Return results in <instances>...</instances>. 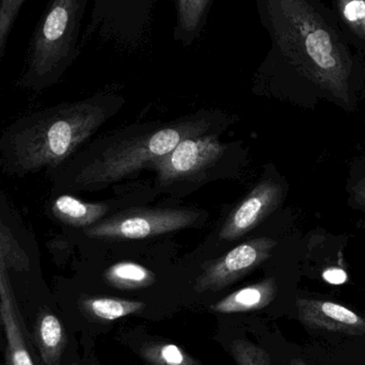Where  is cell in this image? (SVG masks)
I'll return each instance as SVG.
<instances>
[{"label":"cell","mask_w":365,"mask_h":365,"mask_svg":"<svg viewBox=\"0 0 365 365\" xmlns=\"http://www.w3.org/2000/svg\"><path fill=\"white\" fill-rule=\"evenodd\" d=\"M272 41L269 58L282 60L313 83L349 102L351 56L310 0H255Z\"/></svg>","instance_id":"obj_1"},{"label":"cell","mask_w":365,"mask_h":365,"mask_svg":"<svg viewBox=\"0 0 365 365\" xmlns=\"http://www.w3.org/2000/svg\"><path fill=\"white\" fill-rule=\"evenodd\" d=\"M106 119V108L92 100L64 105L36 118L16 133L12 152L21 170L38 171L61 164Z\"/></svg>","instance_id":"obj_2"},{"label":"cell","mask_w":365,"mask_h":365,"mask_svg":"<svg viewBox=\"0 0 365 365\" xmlns=\"http://www.w3.org/2000/svg\"><path fill=\"white\" fill-rule=\"evenodd\" d=\"M90 0H49L30 44L23 83L45 87L61 76L81 46V28Z\"/></svg>","instance_id":"obj_3"},{"label":"cell","mask_w":365,"mask_h":365,"mask_svg":"<svg viewBox=\"0 0 365 365\" xmlns=\"http://www.w3.org/2000/svg\"><path fill=\"white\" fill-rule=\"evenodd\" d=\"M206 130V122L187 121L122 141L105 150L86 166L75 182L91 186L120 181L145 167L152 166L154 160L167 155L184 139L201 136Z\"/></svg>","instance_id":"obj_4"},{"label":"cell","mask_w":365,"mask_h":365,"mask_svg":"<svg viewBox=\"0 0 365 365\" xmlns=\"http://www.w3.org/2000/svg\"><path fill=\"white\" fill-rule=\"evenodd\" d=\"M158 1L93 0L90 21L81 38V46L93 36L128 51L143 46L149 36L152 15Z\"/></svg>","instance_id":"obj_5"},{"label":"cell","mask_w":365,"mask_h":365,"mask_svg":"<svg viewBox=\"0 0 365 365\" xmlns=\"http://www.w3.org/2000/svg\"><path fill=\"white\" fill-rule=\"evenodd\" d=\"M199 214L182 208L133 207L85 230L90 238L143 240L191 227Z\"/></svg>","instance_id":"obj_6"},{"label":"cell","mask_w":365,"mask_h":365,"mask_svg":"<svg viewBox=\"0 0 365 365\" xmlns=\"http://www.w3.org/2000/svg\"><path fill=\"white\" fill-rule=\"evenodd\" d=\"M278 242L272 238L247 240L212 262L195 283L197 293L216 292L233 284L267 261Z\"/></svg>","instance_id":"obj_7"},{"label":"cell","mask_w":365,"mask_h":365,"mask_svg":"<svg viewBox=\"0 0 365 365\" xmlns=\"http://www.w3.org/2000/svg\"><path fill=\"white\" fill-rule=\"evenodd\" d=\"M225 151V145L215 136L189 137L167 155L154 160L152 166L158 171L160 184H173L212 167Z\"/></svg>","instance_id":"obj_8"},{"label":"cell","mask_w":365,"mask_h":365,"mask_svg":"<svg viewBox=\"0 0 365 365\" xmlns=\"http://www.w3.org/2000/svg\"><path fill=\"white\" fill-rule=\"evenodd\" d=\"M282 197L283 189L278 182H259L227 217L219 234L221 240H238L252 231L277 210Z\"/></svg>","instance_id":"obj_9"},{"label":"cell","mask_w":365,"mask_h":365,"mask_svg":"<svg viewBox=\"0 0 365 365\" xmlns=\"http://www.w3.org/2000/svg\"><path fill=\"white\" fill-rule=\"evenodd\" d=\"M298 319L311 330L365 339V315L332 300L298 298Z\"/></svg>","instance_id":"obj_10"},{"label":"cell","mask_w":365,"mask_h":365,"mask_svg":"<svg viewBox=\"0 0 365 365\" xmlns=\"http://www.w3.org/2000/svg\"><path fill=\"white\" fill-rule=\"evenodd\" d=\"M8 269L0 250V321L6 340V361L8 365H36L28 346Z\"/></svg>","instance_id":"obj_11"},{"label":"cell","mask_w":365,"mask_h":365,"mask_svg":"<svg viewBox=\"0 0 365 365\" xmlns=\"http://www.w3.org/2000/svg\"><path fill=\"white\" fill-rule=\"evenodd\" d=\"M278 293L274 278L242 287L210 306V310L219 314H236L261 310L272 304Z\"/></svg>","instance_id":"obj_12"},{"label":"cell","mask_w":365,"mask_h":365,"mask_svg":"<svg viewBox=\"0 0 365 365\" xmlns=\"http://www.w3.org/2000/svg\"><path fill=\"white\" fill-rule=\"evenodd\" d=\"M34 345L44 365H60L66 345L61 321L48 311H41L34 324Z\"/></svg>","instance_id":"obj_13"},{"label":"cell","mask_w":365,"mask_h":365,"mask_svg":"<svg viewBox=\"0 0 365 365\" xmlns=\"http://www.w3.org/2000/svg\"><path fill=\"white\" fill-rule=\"evenodd\" d=\"M212 0H175L173 38L182 46L195 44L207 23Z\"/></svg>","instance_id":"obj_14"},{"label":"cell","mask_w":365,"mask_h":365,"mask_svg":"<svg viewBox=\"0 0 365 365\" xmlns=\"http://www.w3.org/2000/svg\"><path fill=\"white\" fill-rule=\"evenodd\" d=\"M108 210L106 204L83 202L68 195H60L51 206V212L58 220L74 227H92Z\"/></svg>","instance_id":"obj_15"},{"label":"cell","mask_w":365,"mask_h":365,"mask_svg":"<svg viewBox=\"0 0 365 365\" xmlns=\"http://www.w3.org/2000/svg\"><path fill=\"white\" fill-rule=\"evenodd\" d=\"M145 308V304L135 300L111 297H86L81 300V309L91 319L101 322H113L137 314Z\"/></svg>","instance_id":"obj_16"},{"label":"cell","mask_w":365,"mask_h":365,"mask_svg":"<svg viewBox=\"0 0 365 365\" xmlns=\"http://www.w3.org/2000/svg\"><path fill=\"white\" fill-rule=\"evenodd\" d=\"M105 282L109 287L122 291L145 289L155 283L156 276L140 264L134 262H119L105 270Z\"/></svg>","instance_id":"obj_17"},{"label":"cell","mask_w":365,"mask_h":365,"mask_svg":"<svg viewBox=\"0 0 365 365\" xmlns=\"http://www.w3.org/2000/svg\"><path fill=\"white\" fill-rule=\"evenodd\" d=\"M140 354L152 365H197L184 349L171 343H147L141 347Z\"/></svg>","instance_id":"obj_18"},{"label":"cell","mask_w":365,"mask_h":365,"mask_svg":"<svg viewBox=\"0 0 365 365\" xmlns=\"http://www.w3.org/2000/svg\"><path fill=\"white\" fill-rule=\"evenodd\" d=\"M0 250L6 259L9 269L24 270L29 269V259L25 251L15 242L8 230L0 225Z\"/></svg>","instance_id":"obj_19"},{"label":"cell","mask_w":365,"mask_h":365,"mask_svg":"<svg viewBox=\"0 0 365 365\" xmlns=\"http://www.w3.org/2000/svg\"><path fill=\"white\" fill-rule=\"evenodd\" d=\"M26 1L27 0H0V62L6 53L11 30Z\"/></svg>","instance_id":"obj_20"},{"label":"cell","mask_w":365,"mask_h":365,"mask_svg":"<svg viewBox=\"0 0 365 365\" xmlns=\"http://www.w3.org/2000/svg\"><path fill=\"white\" fill-rule=\"evenodd\" d=\"M338 4L345 23L365 40V0H338Z\"/></svg>","instance_id":"obj_21"},{"label":"cell","mask_w":365,"mask_h":365,"mask_svg":"<svg viewBox=\"0 0 365 365\" xmlns=\"http://www.w3.org/2000/svg\"><path fill=\"white\" fill-rule=\"evenodd\" d=\"M231 353L237 365H270L269 355L261 347L246 341H235Z\"/></svg>","instance_id":"obj_22"},{"label":"cell","mask_w":365,"mask_h":365,"mask_svg":"<svg viewBox=\"0 0 365 365\" xmlns=\"http://www.w3.org/2000/svg\"><path fill=\"white\" fill-rule=\"evenodd\" d=\"M323 279L329 284L341 285L346 282L349 276H347L346 272L343 270L342 268L331 267L328 268V269L324 272Z\"/></svg>","instance_id":"obj_23"},{"label":"cell","mask_w":365,"mask_h":365,"mask_svg":"<svg viewBox=\"0 0 365 365\" xmlns=\"http://www.w3.org/2000/svg\"><path fill=\"white\" fill-rule=\"evenodd\" d=\"M353 195L358 205L365 210V179L358 182V184L353 187Z\"/></svg>","instance_id":"obj_24"},{"label":"cell","mask_w":365,"mask_h":365,"mask_svg":"<svg viewBox=\"0 0 365 365\" xmlns=\"http://www.w3.org/2000/svg\"><path fill=\"white\" fill-rule=\"evenodd\" d=\"M292 365H308L304 360L302 359H295L292 361Z\"/></svg>","instance_id":"obj_25"}]
</instances>
